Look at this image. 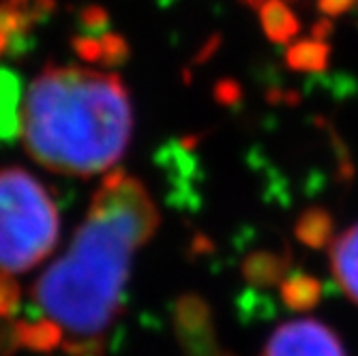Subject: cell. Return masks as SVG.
<instances>
[{
    "instance_id": "7a4b0ae2",
    "label": "cell",
    "mask_w": 358,
    "mask_h": 356,
    "mask_svg": "<svg viewBox=\"0 0 358 356\" xmlns=\"http://www.w3.org/2000/svg\"><path fill=\"white\" fill-rule=\"evenodd\" d=\"M134 112L120 78L90 67H50L35 78L22 108V138L43 168L96 176L122 159Z\"/></svg>"
},
{
    "instance_id": "8992f818",
    "label": "cell",
    "mask_w": 358,
    "mask_h": 356,
    "mask_svg": "<svg viewBox=\"0 0 358 356\" xmlns=\"http://www.w3.org/2000/svg\"><path fill=\"white\" fill-rule=\"evenodd\" d=\"M249 3L259 7L264 24L271 30L273 37H279V35L287 37L296 30L294 17H292V7L296 3H305V0H249ZM307 3H313L322 13L339 15L348 11L350 7H354L358 0H307Z\"/></svg>"
},
{
    "instance_id": "52a82bcc",
    "label": "cell",
    "mask_w": 358,
    "mask_h": 356,
    "mask_svg": "<svg viewBox=\"0 0 358 356\" xmlns=\"http://www.w3.org/2000/svg\"><path fill=\"white\" fill-rule=\"evenodd\" d=\"M331 264L341 290L354 303H358V223L335 241Z\"/></svg>"
},
{
    "instance_id": "3957f363",
    "label": "cell",
    "mask_w": 358,
    "mask_h": 356,
    "mask_svg": "<svg viewBox=\"0 0 358 356\" xmlns=\"http://www.w3.org/2000/svg\"><path fill=\"white\" fill-rule=\"evenodd\" d=\"M58 234L60 219L48 189L22 168L0 170V277L39 266Z\"/></svg>"
},
{
    "instance_id": "6da1fadb",
    "label": "cell",
    "mask_w": 358,
    "mask_h": 356,
    "mask_svg": "<svg viewBox=\"0 0 358 356\" xmlns=\"http://www.w3.org/2000/svg\"><path fill=\"white\" fill-rule=\"evenodd\" d=\"M157 225L148 189L124 172L108 174L67 251L32 285L13 341L71 356L101 354L136 255Z\"/></svg>"
},
{
    "instance_id": "5b68a950",
    "label": "cell",
    "mask_w": 358,
    "mask_h": 356,
    "mask_svg": "<svg viewBox=\"0 0 358 356\" xmlns=\"http://www.w3.org/2000/svg\"><path fill=\"white\" fill-rule=\"evenodd\" d=\"M174 331L182 356H232L215 331L208 305L195 294H185L174 307Z\"/></svg>"
},
{
    "instance_id": "ba28073f",
    "label": "cell",
    "mask_w": 358,
    "mask_h": 356,
    "mask_svg": "<svg viewBox=\"0 0 358 356\" xmlns=\"http://www.w3.org/2000/svg\"><path fill=\"white\" fill-rule=\"evenodd\" d=\"M15 28H20V11L15 7L0 9V52L9 43V37L11 32H15Z\"/></svg>"
},
{
    "instance_id": "277c9868",
    "label": "cell",
    "mask_w": 358,
    "mask_h": 356,
    "mask_svg": "<svg viewBox=\"0 0 358 356\" xmlns=\"http://www.w3.org/2000/svg\"><path fill=\"white\" fill-rule=\"evenodd\" d=\"M262 356H348L335 331L311 318L281 325L268 339Z\"/></svg>"
}]
</instances>
